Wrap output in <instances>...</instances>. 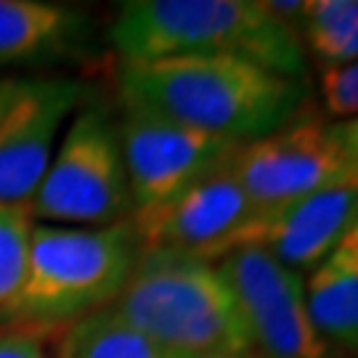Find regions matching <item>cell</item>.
Segmentation results:
<instances>
[{
	"mask_svg": "<svg viewBox=\"0 0 358 358\" xmlns=\"http://www.w3.org/2000/svg\"><path fill=\"white\" fill-rule=\"evenodd\" d=\"M117 136L133 213L170 202L194 183L229 165L242 146L239 141L183 128L178 122L136 109H122Z\"/></svg>",
	"mask_w": 358,
	"mask_h": 358,
	"instance_id": "9",
	"label": "cell"
},
{
	"mask_svg": "<svg viewBox=\"0 0 358 358\" xmlns=\"http://www.w3.org/2000/svg\"><path fill=\"white\" fill-rule=\"evenodd\" d=\"M112 310L173 358L250 353L239 310L215 263L146 250L130 271Z\"/></svg>",
	"mask_w": 358,
	"mask_h": 358,
	"instance_id": "3",
	"label": "cell"
},
{
	"mask_svg": "<svg viewBox=\"0 0 358 358\" xmlns=\"http://www.w3.org/2000/svg\"><path fill=\"white\" fill-rule=\"evenodd\" d=\"M32 217L22 207L0 205V308L13 297L24 271Z\"/></svg>",
	"mask_w": 358,
	"mask_h": 358,
	"instance_id": "16",
	"label": "cell"
},
{
	"mask_svg": "<svg viewBox=\"0 0 358 358\" xmlns=\"http://www.w3.org/2000/svg\"><path fill=\"white\" fill-rule=\"evenodd\" d=\"M231 176L257 213L356 178L332 136V122L313 109L297 115L273 133L239 146L229 162Z\"/></svg>",
	"mask_w": 358,
	"mask_h": 358,
	"instance_id": "8",
	"label": "cell"
},
{
	"mask_svg": "<svg viewBox=\"0 0 358 358\" xmlns=\"http://www.w3.org/2000/svg\"><path fill=\"white\" fill-rule=\"evenodd\" d=\"M356 223L358 178H345L282 207L255 213L239 247H260L300 273L321 266Z\"/></svg>",
	"mask_w": 358,
	"mask_h": 358,
	"instance_id": "11",
	"label": "cell"
},
{
	"mask_svg": "<svg viewBox=\"0 0 358 358\" xmlns=\"http://www.w3.org/2000/svg\"><path fill=\"white\" fill-rule=\"evenodd\" d=\"M321 101L327 115L340 120L358 117V59L321 72Z\"/></svg>",
	"mask_w": 358,
	"mask_h": 358,
	"instance_id": "17",
	"label": "cell"
},
{
	"mask_svg": "<svg viewBox=\"0 0 358 358\" xmlns=\"http://www.w3.org/2000/svg\"><path fill=\"white\" fill-rule=\"evenodd\" d=\"M29 217L69 229H106L133 213L117 122L101 106L77 109L27 207Z\"/></svg>",
	"mask_w": 358,
	"mask_h": 358,
	"instance_id": "5",
	"label": "cell"
},
{
	"mask_svg": "<svg viewBox=\"0 0 358 358\" xmlns=\"http://www.w3.org/2000/svg\"><path fill=\"white\" fill-rule=\"evenodd\" d=\"M93 24L66 3L0 0V66H53L88 56Z\"/></svg>",
	"mask_w": 358,
	"mask_h": 358,
	"instance_id": "12",
	"label": "cell"
},
{
	"mask_svg": "<svg viewBox=\"0 0 358 358\" xmlns=\"http://www.w3.org/2000/svg\"><path fill=\"white\" fill-rule=\"evenodd\" d=\"M255 213L226 165L165 205L133 213L130 226L141 252L167 250L215 263L239 247Z\"/></svg>",
	"mask_w": 358,
	"mask_h": 358,
	"instance_id": "10",
	"label": "cell"
},
{
	"mask_svg": "<svg viewBox=\"0 0 358 358\" xmlns=\"http://www.w3.org/2000/svg\"><path fill=\"white\" fill-rule=\"evenodd\" d=\"M109 43L122 62L170 56H229L289 80L306 75L297 29L263 0H128L120 3Z\"/></svg>",
	"mask_w": 358,
	"mask_h": 358,
	"instance_id": "2",
	"label": "cell"
},
{
	"mask_svg": "<svg viewBox=\"0 0 358 358\" xmlns=\"http://www.w3.org/2000/svg\"><path fill=\"white\" fill-rule=\"evenodd\" d=\"M62 358H173L133 329L112 308H101L69 324Z\"/></svg>",
	"mask_w": 358,
	"mask_h": 358,
	"instance_id": "14",
	"label": "cell"
},
{
	"mask_svg": "<svg viewBox=\"0 0 358 358\" xmlns=\"http://www.w3.org/2000/svg\"><path fill=\"white\" fill-rule=\"evenodd\" d=\"M300 32L324 69L358 59V0H308Z\"/></svg>",
	"mask_w": 358,
	"mask_h": 358,
	"instance_id": "15",
	"label": "cell"
},
{
	"mask_svg": "<svg viewBox=\"0 0 358 358\" xmlns=\"http://www.w3.org/2000/svg\"><path fill=\"white\" fill-rule=\"evenodd\" d=\"M0 358H53V356L38 337L3 334V337H0ZM56 358H62V353Z\"/></svg>",
	"mask_w": 358,
	"mask_h": 358,
	"instance_id": "18",
	"label": "cell"
},
{
	"mask_svg": "<svg viewBox=\"0 0 358 358\" xmlns=\"http://www.w3.org/2000/svg\"><path fill=\"white\" fill-rule=\"evenodd\" d=\"M306 303L316 332L329 345L358 353V226L310 271Z\"/></svg>",
	"mask_w": 358,
	"mask_h": 358,
	"instance_id": "13",
	"label": "cell"
},
{
	"mask_svg": "<svg viewBox=\"0 0 358 358\" xmlns=\"http://www.w3.org/2000/svg\"><path fill=\"white\" fill-rule=\"evenodd\" d=\"M239 310L257 358H332V345L316 332L300 273L260 247H236L215 260Z\"/></svg>",
	"mask_w": 358,
	"mask_h": 358,
	"instance_id": "6",
	"label": "cell"
},
{
	"mask_svg": "<svg viewBox=\"0 0 358 358\" xmlns=\"http://www.w3.org/2000/svg\"><path fill=\"white\" fill-rule=\"evenodd\" d=\"M356 226H358V223H356Z\"/></svg>",
	"mask_w": 358,
	"mask_h": 358,
	"instance_id": "21",
	"label": "cell"
},
{
	"mask_svg": "<svg viewBox=\"0 0 358 358\" xmlns=\"http://www.w3.org/2000/svg\"><path fill=\"white\" fill-rule=\"evenodd\" d=\"M117 93L122 109L239 143L268 136L306 106L300 80L229 56L122 62Z\"/></svg>",
	"mask_w": 358,
	"mask_h": 358,
	"instance_id": "1",
	"label": "cell"
},
{
	"mask_svg": "<svg viewBox=\"0 0 358 358\" xmlns=\"http://www.w3.org/2000/svg\"><path fill=\"white\" fill-rule=\"evenodd\" d=\"M220 358H257V356H252V353H242V356H220Z\"/></svg>",
	"mask_w": 358,
	"mask_h": 358,
	"instance_id": "20",
	"label": "cell"
},
{
	"mask_svg": "<svg viewBox=\"0 0 358 358\" xmlns=\"http://www.w3.org/2000/svg\"><path fill=\"white\" fill-rule=\"evenodd\" d=\"M332 136L337 146H340L343 157H345L350 173L358 178V117L332 122Z\"/></svg>",
	"mask_w": 358,
	"mask_h": 358,
	"instance_id": "19",
	"label": "cell"
},
{
	"mask_svg": "<svg viewBox=\"0 0 358 358\" xmlns=\"http://www.w3.org/2000/svg\"><path fill=\"white\" fill-rule=\"evenodd\" d=\"M85 83L53 75L0 77V205L27 210Z\"/></svg>",
	"mask_w": 358,
	"mask_h": 358,
	"instance_id": "7",
	"label": "cell"
},
{
	"mask_svg": "<svg viewBox=\"0 0 358 358\" xmlns=\"http://www.w3.org/2000/svg\"><path fill=\"white\" fill-rule=\"evenodd\" d=\"M138 252L130 220L106 229L32 226L22 282L0 308V321L51 329L109 308Z\"/></svg>",
	"mask_w": 358,
	"mask_h": 358,
	"instance_id": "4",
	"label": "cell"
}]
</instances>
